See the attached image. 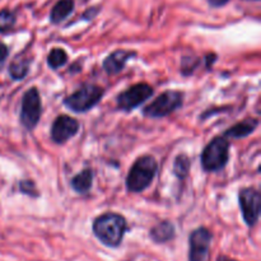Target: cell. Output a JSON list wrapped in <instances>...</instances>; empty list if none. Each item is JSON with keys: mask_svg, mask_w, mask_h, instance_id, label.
Wrapping results in <instances>:
<instances>
[{"mask_svg": "<svg viewBox=\"0 0 261 261\" xmlns=\"http://www.w3.org/2000/svg\"><path fill=\"white\" fill-rule=\"evenodd\" d=\"M158 171V163L152 155H142L134 162L126 176V189L130 193H142L152 184Z\"/></svg>", "mask_w": 261, "mask_h": 261, "instance_id": "7a4b0ae2", "label": "cell"}, {"mask_svg": "<svg viewBox=\"0 0 261 261\" xmlns=\"http://www.w3.org/2000/svg\"><path fill=\"white\" fill-rule=\"evenodd\" d=\"M257 126H259V121L256 119H247L245 121L239 122V124L233 125L232 127L227 129V132L224 133V137L231 138V139L246 138L247 135L252 134Z\"/></svg>", "mask_w": 261, "mask_h": 261, "instance_id": "7c38bea8", "label": "cell"}, {"mask_svg": "<svg viewBox=\"0 0 261 261\" xmlns=\"http://www.w3.org/2000/svg\"><path fill=\"white\" fill-rule=\"evenodd\" d=\"M217 261H236V260H233V259H229V257H227V256H223V255H222V256H218V259H217Z\"/></svg>", "mask_w": 261, "mask_h": 261, "instance_id": "cb8c5ba5", "label": "cell"}, {"mask_svg": "<svg viewBox=\"0 0 261 261\" xmlns=\"http://www.w3.org/2000/svg\"><path fill=\"white\" fill-rule=\"evenodd\" d=\"M137 56V53L127 50H116L103 60V69L107 74H117L125 68L127 61Z\"/></svg>", "mask_w": 261, "mask_h": 261, "instance_id": "8fae6325", "label": "cell"}, {"mask_svg": "<svg viewBox=\"0 0 261 261\" xmlns=\"http://www.w3.org/2000/svg\"><path fill=\"white\" fill-rule=\"evenodd\" d=\"M229 160V143L226 138L217 137L204 148L201 166L206 172H217L226 167Z\"/></svg>", "mask_w": 261, "mask_h": 261, "instance_id": "277c9868", "label": "cell"}, {"mask_svg": "<svg viewBox=\"0 0 261 261\" xmlns=\"http://www.w3.org/2000/svg\"><path fill=\"white\" fill-rule=\"evenodd\" d=\"M97 10H98V8H91V9L87 10V12L84 13L83 18L84 19H92V18L97 14Z\"/></svg>", "mask_w": 261, "mask_h": 261, "instance_id": "603a6c76", "label": "cell"}, {"mask_svg": "<svg viewBox=\"0 0 261 261\" xmlns=\"http://www.w3.org/2000/svg\"><path fill=\"white\" fill-rule=\"evenodd\" d=\"M83 2H86V0H83Z\"/></svg>", "mask_w": 261, "mask_h": 261, "instance_id": "484cf974", "label": "cell"}, {"mask_svg": "<svg viewBox=\"0 0 261 261\" xmlns=\"http://www.w3.org/2000/svg\"><path fill=\"white\" fill-rule=\"evenodd\" d=\"M175 226L171 222L163 221L150 229L149 236L157 244H165L171 241L175 237Z\"/></svg>", "mask_w": 261, "mask_h": 261, "instance_id": "4fadbf2b", "label": "cell"}, {"mask_svg": "<svg viewBox=\"0 0 261 261\" xmlns=\"http://www.w3.org/2000/svg\"><path fill=\"white\" fill-rule=\"evenodd\" d=\"M153 94V88L147 83H138L134 86L129 87L124 92L117 96L116 103L117 109L122 111L130 112L134 109H137L139 105L150 98Z\"/></svg>", "mask_w": 261, "mask_h": 261, "instance_id": "52a82bcc", "label": "cell"}, {"mask_svg": "<svg viewBox=\"0 0 261 261\" xmlns=\"http://www.w3.org/2000/svg\"><path fill=\"white\" fill-rule=\"evenodd\" d=\"M255 2H259V0H255Z\"/></svg>", "mask_w": 261, "mask_h": 261, "instance_id": "d4e9b609", "label": "cell"}, {"mask_svg": "<svg viewBox=\"0 0 261 261\" xmlns=\"http://www.w3.org/2000/svg\"><path fill=\"white\" fill-rule=\"evenodd\" d=\"M15 24L14 13L8 9L0 10V33H5L12 30Z\"/></svg>", "mask_w": 261, "mask_h": 261, "instance_id": "d6986e66", "label": "cell"}, {"mask_svg": "<svg viewBox=\"0 0 261 261\" xmlns=\"http://www.w3.org/2000/svg\"><path fill=\"white\" fill-rule=\"evenodd\" d=\"M79 130V122L66 115H60L54 120L51 126V139L56 144H64L71 138L75 137Z\"/></svg>", "mask_w": 261, "mask_h": 261, "instance_id": "30bf717a", "label": "cell"}, {"mask_svg": "<svg viewBox=\"0 0 261 261\" xmlns=\"http://www.w3.org/2000/svg\"><path fill=\"white\" fill-rule=\"evenodd\" d=\"M126 229L125 218L116 213H105L97 217L93 222L94 236L109 247L120 246Z\"/></svg>", "mask_w": 261, "mask_h": 261, "instance_id": "6da1fadb", "label": "cell"}, {"mask_svg": "<svg viewBox=\"0 0 261 261\" xmlns=\"http://www.w3.org/2000/svg\"><path fill=\"white\" fill-rule=\"evenodd\" d=\"M191 167V161L190 158L186 154H178L176 157L175 162H173V173L177 178L184 180V178L188 177L189 171Z\"/></svg>", "mask_w": 261, "mask_h": 261, "instance_id": "e0dca14e", "label": "cell"}, {"mask_svg": "<svg viewBox=\"0 0 261 261\" xmlns=\"http://www.w3.org/2000/svg\"><path fill=\"white\" fill-rule=\"evenodd\" d=\"M41 115H42V102H41L40 92L37 88L32 87L23 94L20 124L27 130H33L37 126Z\"/></svg>", "mask_w": 261, "mask_h": 261, "instance_id": "8992f818", "label": "cell"}, {"mask_svg": "<svg viewBox=\"0 0 261 261\" xmlns=\"http://www.w3.org/2000/svg\"><path fill=\"white\" fill-rule=\"evenodd\" d=\"M74 10V0H59L50 13V20L55 24L65 20Z\"/></svg>", "mask_w": 261, "mask_h": 261, "instance_id": "9a60e30c", "label": "cell"}, {"mask_svg": "<svg viewBox=\"0 0 261 261\" xmlns=\"http://www.w3.org/2000/svg\"><path fill=\"white\" fill-rule=\"evenodd\" d=\"M239 203L244 221L249 227H254L259 222L261 211L260 193L254 188H245L239 194Z\"/></svg>", "mask_w": 261, "mask_h": 261, "instance_id": "ba28073f", "label": "cell"}, {"mask_svg": "<svg viewBox=\"0 0 261 261\" xmlns=\"http://www.w3.org/2000/svg\"><path fill=\"white\" fill-rule=\"evenodd\" d=\"M184 94L178 91H166L157 97L152 103L144 107L143 115L152 119L168 116L182 106Z\"/></svg>", "mask_w": 261, "mask_h": 261, "instance_id": "5b68a950", "label": "cell"}, {"mask_svg": "<svg viewBox=\"0 0 261 261\" xmlns=\"http://www.w3.org/2000/svg\"><path fill=\"white\" fill-rule=\"evenodd\" d=\"M19 190L20 193L24 194V195L32 196V198H37L40 194H38L37 188H36L35 182L32 180H23L19 182Z\"/></svg>", "mask_w": 261, "mask_h": 261, "instance_id": "ffe728a7", "label": "cell"}, {"mask_svg": "<svg viewBox=\"0 0 261 261\" xmlns=\"http://www.w3.org/2000/svg\"><path fill=\"white\" fill-rule=\"evenodd\" d=\"M92 184H93V172L91 168H86L71 178L70 185L75 193L87 194L91 190Z\"/></svg>", "mask_w": 261, "mask_h": 261, "instance_id": "5bb4252c", "label": "cell"}, {"mask_svg": "<svg viewBox=\"0 0 261 261\" xmlns=\"http://www.w3.org/2000/svg\"><path fill=\"white\" fill-rule=\"evenodd\" d=\"M30 64H31L30 59L22 58V56L15 58L9 65L10 76H12L13 79H15V81H20V79H23L28 74V70H30Z\"/></svg>", "mask_w": 261, "mask_h": 261, "instance_id": "2e32d148", "label": "cell"}, {"mask_svg": "<svg viewBox=\"0 0 261 261\" xmlns=\"http://www.w3.org/2000/svg\"><path fill=\"white\" fill-rule=\"evenodd\" d=\"M8 55H9V50H8V47L4 43L0 42V63H3Z\"/></svg>", "mask_w": 261, "mask_h": 261, "instance_id": "44dd1931", "label": "cell"}, {"mask_svg": "<svg viewBox=\"0 0 261 261\" xmlns=\"http://www.w3.org/2000/svg\"><path fill=\"white\" fill-rule=\"evenodd\" d=\"M68 61V55L60 47H55L50 51L47 56V64L51 69H59L64 66Z\"/></svg>", "mask_w": 261, "mask_h": 261, "instance_id": "ac0fdd59", "label": "cell"}, {"mask_svg": "<svg viewBox=\"0 0 261 261\" xmlns=\"http://www.w3.org/2000/svg\"><path fill=\"white\" fill-rule=\"evenodd\" d=\"M208 2H209V4H211V7L219 8V7H223V5H226L229 0H208Z\"/></svg>", "mask_w": 261, "mask_h": 261, "instance_id": "7402d4cb", "label": "cell"}, {"mask_svg": "<svg viewBox=\"0 0 261 261\" xmlns=\"http://www.w3.org/2000/svg\"><path fill=\"white\" fill-rule=\"evenodd\" d=\"M213 234L205 227L196 228L189 237V261H208Z\"/></svg>", "mask_w": 261, "mask_h": 261, "instance_id": "9c48e42d", "label": "cell"}, {"mask_svg": "<svg viewBox=\"0 0 261 261\" xmlns=\"http://www.w3.org/2000/svg\"><path fill=\"white\" fill-rule=\"evenodd\" d=\"M103 94L105 91L102 87L91 83L84 84L81 88L76 89L73 94L66 97L64 99V105L70 111L76 112V114H82V112L89 111L96 105H98V102L101 101Z\"/></svg>", "mask_w": 261, "mask_h": 261, "instance_id": "3957f363", "label": "cell"}]
</instances>
